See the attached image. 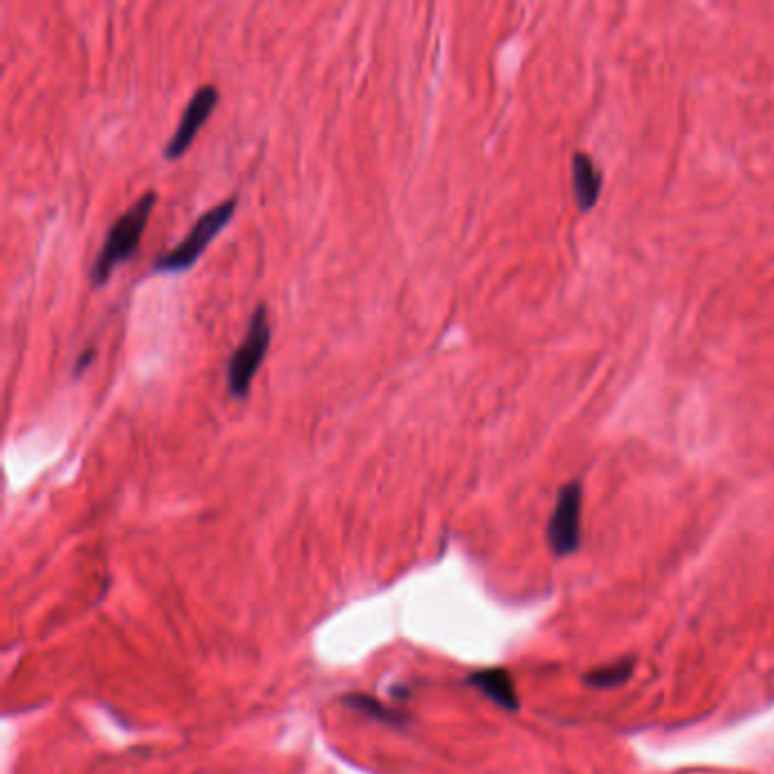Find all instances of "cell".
Returning a JSON list of instances; mask_svg holds the SVG:
<instances>
[{
  "instance_id": "cell-1",
  "label": "cell",
  "mask_w": 774,
  "mask_h": 774,
  "mask_svg": "<svg viewBox=\"0 0 774 774\" xmlns=\"http://www.w3.org/2000/svg\"><path fill=\"white\" fill-rule=\"evenodd\" d=\"M154 205H158V191H146L141 193L139 201H135L132 207H128L111 223V227L107 229V237L89 268V282L96 291L111 280L116 268L137 255Z\"/></svg>"
},
{
  "instance_id": "cell-2",
  "label": "cell",
  "mask_w": 774,
  "mask_h": 774,
  "mask_svg": "<svg viewBox=\"0 0 774 774\" xmlns=\"http://www.w3.org/2000/svg\"><path fill=\"white\" fill-rule=\"evenodd\" d=\"M239 201L227 198L205 214H201L193 223V227L186 232V237L171 250L162 252L158 259L152 261V270L160 276H173V273H186L189 268L196 266V261L205 255V250L214 244V239L235 218Z\"/></svg>"
},
{
  "instance_id": "cell-3",
  "label": "cell",
  "mask_w": 774,
  "mask_h": 774,
  "mask_svg": "<svg viewBox=\"0 0 774 774\" xmlns=\"http://www.w3.org/2000/svg\"><path fill=\"white\" fill-rule=\"evenodd\" d=\"M270 336H273V327H270L268 307L261 302L255 307V312L248 321L246 336L227 362V394L235 400H246L250 396L252 381L268 355Z\"/></svg>"
},
{
  "instance_id": "cell-4",
  "label": "cell",
  "mask_w": 774,
  "mask_h": 774,
  "mask_svg": "<svg viewBox=\"0 0 774 774\" xmlns=\"http://www.w3.org/2000/svg\"><path fill=\"white\" fill-rule=\"evenodd\" d=\"M548 540L557 557L577 552L582 540V486L579 482H570L559 491L548 523Z\"/></svg>"
},
{
  "instance_id": "cell-5",
  "label": "cell",
  "mask_w": 774,
  "mask_h": 774,
  "mask_svg": "<svg viewBox=\"0 0 774 774\" xmlns=\"http://www.w3.org/2000/svg\"><path fill=\"white\" fill-rule=\"evenodd\" d=\"M218 100H221V94H218V89L214 85H205V87H198L196 92H193L191 100L186 103V107H184V111L180 116V123H178L173 137L164 146V160L166 162L180 160L182 154L193 146L198 132L212 119V114H214Z\"/></svg>"
},
{
  "instance_id": "cell-6",
  "label": "cell",
  "mask_w": 774,
  "mask_h": 774,
  "mask_svg": "<svg viewBox=\"0 0 774 774\" xmlns=\"http://www.w3.org/2000/svg\"><path fill=\"white\" fill-rule=\"evenodd\" d=\"M469 684L473 688H477L484 695V698H488L497 707L507 709V711H518L520 702H518L516 684H514V679H512V675L507 670H502V668L480 670V673L469 677Z\"/></svg>"
},
{
  "instance_id": "cell-7",
  "label": "cell",
  "mask_w": 774,
  "mask_h": 774,
  "mask_svg": "<svg viewBox=\"0 0 774 774\" xmlns=\"http://www.w3.org/2000/svg\"><path fill=\"white\" fill-rule=\"evenodd\" d=\"M602 191V173L587 152L572 158V193L579 209H591Z\"/></svg>"
},
{
  "instance_id": "cell-8",
  "label": "cell",
  "mask_w": 774,
  "mask_h": 774,
  "mask_svg": "<svg viewBox=\"0 0 774 774\" xmlns=\"http://www.w3.org/2000/svg\"><path fill=\"white\" fill-rule=\"evenodd\" d=\"M632 675H634V659H623V662H615V664H609V666H602V668L589 673L584 679L593 688H615V686L627 684L632 679Z\"/></svg>"
},
{
  "instance_id": "cell-9",
  "label": "cell",
  "mask_w": 774,
  "mask_h": 774,
  "mask_svg": "<svg viewBox=\"0 0 774 774\" xmlns=\"http://www.w3.org/2000/svg\"><path fill=\"white\" fill-rule=\"evenodd\" d=\"M347 705H351V707H355V709H359V711H373L375 716H379V720H396L398 716L396 713H391L389 709H384V707H379V705H375V702H370V698H347Z\"/></svg>"
},
{
  "instance_id": "cell-10",
  "label": "cell",
  "mask_w": 774,
  "mask_h": 774,
  "mask_svg": "<svg viewBox=\"0 0 774 774\" xmlns=\"http://www.w3.org/2000/svg\"><path fill=\"white\" fill-rule=\"evenodd\" d=\"M96 359V347H87V351H83V355L80 357H77V362H75V370H73V375L75 377H80L89 366H92V362Z\"/></svg>"
}]
</instances>
